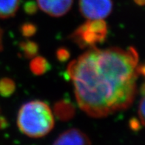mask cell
I'll use <instances>...</instances> for the list:
<instances>
[{"mask_svg":"<svg viewBox=\"0 0 145 145\" xmlns=\"http://www.w3.org/2000/svg\"><path fill=\"white\" fill-rule=\"evenodd\" d=\"M134 48H89L71 61L67 73L78 106L93 118H104L129 108L141 74Z\"/></svg>","mask_w":145,"mask_h":145,"instance_id":"1","label":"cell"},{"mask_svg":"<svg viewBox=\"0 0 145 145\" xmlns=\"http://www.w3.org/2000/svg\"><path fill=\"white\" fill-rule=\"evenodd\" d=\"M17 125L20 131L29 137H43L54 128V115L50 107L43 101H30L19 110Z\"/></svg>","mask_w":145,"mask_h":145,"instance_id":"2","label":"cell"},{"mask_svg":"<svg viewBox=\"0 0 145 145\" xmlns=\"http://www.w3.org/2000/svg\"><path fill=\"white\" fill-rule=\"evenodd\" d=\"M107 35V25L103 19H89L80 25L70 38L82 49L95 48L105 42Z\"/></svg>","mask_w":145,"mask_h":145,"instance_id":"3","label":"cell"},{"mask_svg":"<svg viewBox=\"0 0 145 145\" xmlns=\"http://www.w3.org/2000/svg\"><path fill=\"white\" fill-rule=\"evenodd\" d=\"M112 0H79V10L88 19H103L111 14Z\"/></svg>","mask_w":145,"mask_h":145,"instance_id":"4","label":"cell"},{"mask_svg":"<svg viewBox=\"0 0 145 145\" xmlns=\"http://www.w3.org/2000/svg\"><path fill=\"white\" fill-rule=\"evenodd\" d=\"M39 8L48 15L59 17L71 10L73 0H36Z\"/></svg>","mask_w":145,"mask_h":145,"instance_id":"5","label":"cell"},{"mask_svg":"<svg viewBox=\"0 0 145 145\" xmlns=\"http://www.w3.org/2000/svg\"><path fill=\"white\" fill-rule=\"evenodd\" d=\"M91 141L86 134L78 129H71L64 132L55 140L56 145H88Z\"/></svg>","mask_w":145,"mask_h":145,"instance_id":"6","label":"cell"},{"mask_svg":"<svg viewBox=\"0 0 145 145\" xmlns=\"http://www.w3.org/2000/svg\"><path fill=\"white\" fill-rule=\"evenodd\" d=\"M54 112L59 119L65 121L70 120L74 116L76 110L74 105L72 103L66 100H61L56 103Z\"/></svg>","mask_w":145,"mask_h":145,"instance_id":"7","label":"cell"},{"mask_svg":"<svg viewBox=\"0 0 145 145\" xmlns=\"http://www.w3.org/2000/svg\"><path fill=\"white\" fill-rule=\"evenodd\" d=\"M20 0H0V19L14 16L19 9Z\"/></svg>","mask_w":145,"mask_h":145,"instance_id":"8","label":"cell"},{"mask_svg":"<svg viewBox=\"0 0 145 145\" xmlns=\"http://www.w3.org/2000/svg\"><path fill=\"white\" fill-rule=\"evenodd\" d=\"M30 68L33 74L40 76L44 74L50 68V64L42 56H37L33 58L30 64Z\"/></svg>","mask_w":145,"mask_h":145,"instance_id":"9","label":"cell"},{"mask_svg":"<svg viewBox=\"0 0 145 145\" xmlns=\"http://www.w3.org/2000/svg\"><path fill=\"white\" fill-rule=\"evenodd\" d=\"M20 48L24 56L27 59H33L35 57L39 51L38 44L31 41H25L20 44Z\"/></svg>","mask_w":145,"mask_h":145,"instance_id":"10","label":"cell"},{"mask_svg":"<svg viewBox=\"0 0 145 145\" xmlns=\"http://www.w3.org/2000/svg\"><path fill=\"white\" fill-rule=\"evenodd\" d=\"M16 90V84L14 81L8 78L0 80V95L3 97H8L14 93Z\"/></svg>","mask_w":145,"mask_h":145,"instance_id":"11","label":"cell"},{"mask_svg":"<svg viewBox=\"0 0 145 145\" xmlns=\"http://www.w3.org/2000/svg\"><path fill=\"white\" fill-rule=\"evenodd\" d=\"M22 34L25 37H30L35 34L36 32V27L31 23H25L21 27Z\"/></svg>","mask_w":145,"mask_h":145,"instance_id":"12","label":"cell"},{"mask_svg":"<svg viewBox=\"0 0 145 145\" xmlns=\"http://www.w3.org/2000/svg\"><path fill=\"white\" fill-rule=\"evenodd\" d=\"M56 57L60 61H65L70 57V53L64 48H59L56 52Z\"/></svg>","mask_w":145,"mask_h":145,"instance_id":"13","label":"cell"},{"mask_svg":"<svg viewBox=\"0 0 145 145\" xmlns=\"http://www.w3.org/2000/svg\"><path fill=\"white\" fill-rule=\"evenodd\" d=\"M138 116H139L141 124L144 125V95H142L141 101H140L139 107H138Z\"/></svg>","mask_w":145,"mask_h":145,"instance_id":"14","label":"cell"},{"mask_svg":"<svg viewBox=\"0 0 145 145\" xmlns=\"http://www.w3.org/2000/svg\"><path fill=\"white\" fill-rule=\"evenodd\" d=\"M25 10L27 14L32 15L37 10V6L33 2H26V4L25 5Z\"/></svg>","mask_w":145,"mask_h":145,"instance_id":"15","label":"cell"},{"mask_svg":"<svg viewBox=\"0 0 145 145\" xmlns=\"http://www.w3.org/2000/svg\"><path fill=\"white\" fill-rule=\"evenodd\" d=\"M140 123H141L140 121L137 120L136 118H133V119H132L130 121V126L133 130H139Z\"/></svg>","mask_w":145,"mask_h":145,"instance_id":"16","label":"cell"},{"mask_svg":"<svg viewBox=\"0 0 145 145\" xmlns=\"http://www.w3.org/2000/svg\"><path fill=\"white\" fill-rule=\"evenodd\" d=\"M2 35H3V31L0 28V51L3 49V45H2Z\"/></svg>","mask_w":145,"mask_h":145,"instance_id":"17","label":"cell"},{"mask_svg":"<svg viewBox=\"0 0 145 145\" xmlns=\"http://www.w3.org/2000/svg\"><path fill=\"white\" fill-rule=\"evenodd\" d=\"M136 4L139 5H144V0H134Z\"/></svg>","mask_w":145,"mask_h":145,"instance_id":"18","label":"cell"}]
</instances>
